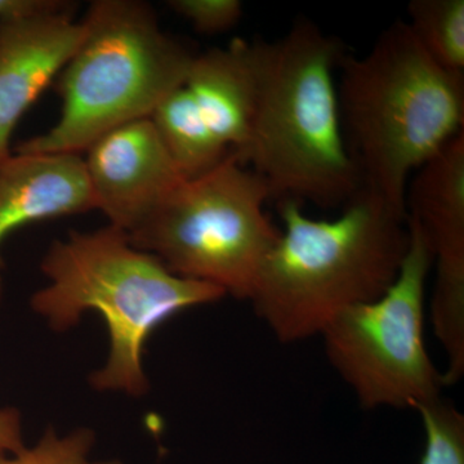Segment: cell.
<instances>
[{
    "mask_svg": "<svg viewBox=\"0 0 464 464\" xmlns=\"http://www.w3.org/2000/svg\"><path fill=\"white\" fill-rule=\"evenodd\" d=\"M284 228L253 290V308L283 343L322 334L348 308L380 298L409 246L406 213L360 188L333 219L277 203Z\"/></svg>",
    "mask_w": 464,
    "mask_h": 464,
    "instance_id": "6da1fadb",
    "label": "cell"
},
{
    "mask_svg": "<svg viewBox=\"0 0 464 464\" xmlns=\"http://www.w3.org/2000/svg\"><path fill=\"white\" fill-rule=\"evenodd\" d=\"M258 90L239 159L271 199L346 206L362 188L342 127L335 70L343 44L307 18L276 42H257Z\"/></svg>",
    "mask_w": 464,
    "mask_h": 464,
    "instance_id": "7a4b0ae2",
    "label": "cell"
},
{
    "mask_svg": "<svg viewBox=\"0 0 464 464\" xmlns=\"http://www.w3.org/2000/svg\"><path fill=\"white\" fill-rule=\"evenodd\" d=\"M338 69L342 127L360 185L406 213L411 176L464 132V74L439 66L401 20Z\"/></svg>",
    "mask_w": 464,
    "mask_h": 464,
    "instance_id": "3957f363",
    "label": "cell"
},
{
    "mask_svg": "<svg viewBox=\"0 0 464 464\" xmlns=\"http://www.w3.org/2000/svg\"><path fill=\"white\" fill-rule=\"evenodd\" d=\"M42 271L50 284L33 295V310L58 332L76 325L85 311L99 313L109 329L110 353L91 375L92 387L134 398L149 390L142 355L151 333L177 314L226 295L215 285L170 273L111 225L53 241Z\"/></svg>",
    "mask_w": 464,
    "mask_h": 464,
    "instance_id": "277c9868",
    "label": "cell"
},
{
    "mask_svg": "<svg viewBox=\"0 0 464 464\" xmlns=\"http://www.w3.org/2000/svg\"><path fill=\"white\" fill-rule=\"evenodd\" d=\"M83 38L58 75L60 119L17 152L81 154L121 125L150 118L185 84L195 54L140 0H96L82 20Z\"/></svg>",
    "mask_w": 464,
    "mask_h": 464,
    "instance_id": "5b68a950",
    "label": "cell"
},
{
    "mask_svg": "<svg viewBox=\"0 0 464 464\" xmlns=\"http://www.w3.org/2000/svg\"><path fill=\"white\" fill-rule=\"evenodd\" d=\"M267 200L265 182L230 152L209 172L177 186L125 234L177 276L249 301L280 237L266 215Z\"/></svg>",
    "mask_w": 464,
    "mask_h": 464,
    "instance_id": "8992f818",
    "label": "cell"
},
{
    "mask_svg": "<svg viewBox=\"0 0 464 464\" xmlns=\"http://www.w3.org/2000/svg\"><path fill=\"white\" fill-rule=\"evenodd\" d=\"M409 246L398 277L380 298L348 308L325 329L326 359L365 409H418L447 386L424 344L430 241L408 217Z\"/></svg>",
    "mask_w": 464,
    "mask_h": 464,
    "instance_id": "52a82bcc",
    "label": "cell"
},
{
    "mask_svg": "<svg viewBox=\"0 0 464 464\" xmlns=\"http://www.w3.org/2000/svg\"><path fill=\"white\" fill-rule=\"evenodd\" d=\"M84 152L96 209L127 234L186 181L150 118L110 130Z\"/></svg>",
    "mask_w": 464,
    "mask_h": 464,
    "instance_id": "ba28073f",
    "label": "cell"
},
{
    "mask_svg": "<svg viewBox=\"0 0 464 464\" xmlns=\"http://www.w3.org/2000/svg\"><path fill=\"white\" fill-rule=\"evenodd\" d=\"M82 38V21L72 14L0 21V163L11 155L18 121L58 78Z\"/></svg>",
    "mask_w": 464,
    "mask_h": 464,
    "instance_id": "9c48e42d",
    "label": "cell"
},
{
    "mask_svg": "<svg viewBox=\"0 0 464 464\" xmlns=\"http://www.w3.org/2000/svg\"><path fill=\"white\" fill-rule=\"evenodd\" d=\"M409 218L430 241L435 266L432 301L464 302V132L411 176L405 192Z\"/></svg>",
    "mask_w": 464,
    "mask_h": 464,
    "instance_id": "30bf717a",
    "label": "cell"
},
{
    "mask_svg": "<svg viewBox=\"0 0 464 464\" xmlns=\"http://www.w3.org/2000/svg\"><path fill=\"white\" fill-rule=\"evenodd\" d=\"M93 209L96 203L81 154L14 151L0 163V249L24 226Z\"/></svg>",
    "mask_w": 464,
    "mask_h": 464,
    "instance_id": "8fae6325",
    "label": "cell"
},
{
    "mask_svg": "<svg viewBox=\"0 0 464 464\" xmlns=\"http://www.w3.org/2000/svg\"><path fill=\"white\" fill-rule=\"evenodd\" d=\"M185 87L217 140L239 158L257 100V42L234 39L226 47L195 54Z\"/></svg>",
    "mask_w": 464,
    "mask_h": 464,
    "instance_id": "7c38bea8",
    "label": "cell"
},
{
    "mask_svg": "<svg viewBox=\"0 0 464 464\" xmlns=\"http://www.w3.org/2000/svg\"><path fill=\"white\" fill-rule=\"evenodd\" d=\"M150 119L185 179L203 176L230 154L204 121L185 84L170 92Z\"/></svg>",
    "mask_w": 464,
    "mask_h": 464,
    "instance_id": "4fadbf2b",
    "label": "cell"
},
{
    "mask_svg": "<svg viewBox=\"0 0 464 464\" xmlns=\"http://www.w3.org/2000/svg\"><path fill=\"white\" fill-rule=\"evenodd\" d=\"M408 26L426 53L451 72L464 74V0H411Z\"/></svg>",
    "mask_w": 464,
    "mask_h": 464,
    "instance_id": "5bb4252c",
    "label": "cell"
},
{
    "mask_svg": "<svg viewBox=\"0 0 464 464\" xmlns=\"http://www.w3.org/2000/svg\"><path fill=\"white\" fill-rule=\"evenodd\" d=\"M424 453L420 464H464V417L440 398L420 406Z\"/></svg>",
    "mask_w": 464,
    "mask_h": 464,
    "instance_id": "9a60e30c",
    "label": "cell"
},
{
    "mask_svg": "<svg viewBox=\"0 0 464 464\" xmlns=\"http://www.w3.org/2000/svg\"><path fill=\"white\" fill-rule=\"evenodd\" d=\"M96 436L92 430L79 429L60 436L48 429L38 444L24 448L16 454L0 457V464H123L119 460L91 459Z\"/></svg>",
    "mask_w": 464,
    "mask_h": 464,
    "instance_id": "2e32d148",
    "label": "cell"
},
{
    "mask_svg": "<svg viewBox=\"0 0 464 464\" xmlns=\"http://www.w3.org/2000/svg\"><path fill=\"white\" fill-rule=\"evenodd\" d=\"M168 7L207 35L228 32L239 24L244 11L240 0H169Z\"/></svg>",
    "mask_w": 464,
    "mask_h": 464,
    "instance_id": "e0dca14e",
    "label": "cell"
},
{
    "mask_svg": "<svg viewBox=\"0 0 464 464\" xmlns=\"http://www.w3.org/2000/svg\"><path fill=\"white\" fill-rule=\"evenodd\" d=\"M74 5L63 0H0V21L43 14H72Z\"/></svg>",
    "mask_w": 464,
    "mask_h": 464,
    "instance_id": "ac0fdd59",
    "label": "cell"
},
{
    "mask_svg": "<svg viewBox=\"0 0 464 464\" xmlns=\"http://www.w3.org/2000/svg\"><path fill=\"white\" fill-rule=\"evenodd\" d=\"M24 448L20 413L14 408L0 409V457L16 454Z\"/></svg>",
    "mask_w": 464,
    "mask_h": 464,
    "instance_id": "d6986e66",
    "label": "cell"
},
{
    "mask_svg": "<svg viewBox=\"0 0 464 464\" xmlns=\"http://www.w3.org/2000/svg\"><path fill=\"white\" fill-rule=\"evenodd\" d=\"M2 289H3L2 279H0V298H2Z\"/></svg>",
    "mask_w": 464,
    "mask_h": 464,
    "instance_id": "ffe728a7",
    "label": "cell"
}]
</instances>
